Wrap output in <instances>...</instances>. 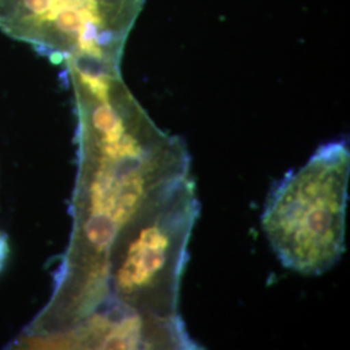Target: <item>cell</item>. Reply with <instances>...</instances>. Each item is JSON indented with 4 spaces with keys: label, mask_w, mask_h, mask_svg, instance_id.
<instances>
[{
    "label": "cell",
    "mask_w": 350,
    "mask_h": 350,
    "mask_svg": "<svg viewBox=\"0 0 350 350\" xmlns=\"http://www.w3.org/2000/svg\"><path fill=\"white\" fill-rule=\"evenodd\" d=\"M146 0H0V30L51 63L91 57L121 68Z\"/></svg>",
    "instance_id": "obj_4"
},
{
    "label": "cell",
    "mask_w": 350,
    "mask_h": 350,
    "mask_svg": "<svg viewBox=\"0 0 350 350\" xmlns=\"http://www.w3.org/2000/svg\"><path fill=\"white\" fill-rule=\"evenodd\" d=\"M349 172L348 143L331 142L271 189L261 225L288 270L321 275L342 257Z\"/></svg>",
    "instance_id": "obj_3"
},
{
    "label": "cell",
    "mask_w": 350,
    "mask_h": 350,
    "mask_svg": "<svg viewBox=\"0 0 350 350\" xmlns=\"http://www.w3.org/2000/svg\"><path fill=\"white\" fill-rule=\"evenodd\" d=\"M199 211L189 175L126 226L111 252L109 299L104 306L116 305L150 321L182 322L179 289Z\"/></svg>",
    "instance_id": "obj_2"
},
{
    "label": "cell",
    "mask_w": 350,
    "mask_h": 350,
    "mask_svg": "<svg viewBox=\"0 0 350 350\" xmlns=\"http://www.w3.org/2000/svg\"><path fill=\"white\" fill-rule=\"evenodd\" d=\"M75 227L56 291L72 299L109 291V257L121 231L191 175L185 143L153 124L135 99L103 103L78 117Z\"/></svg>",
    "instance_id": "obj_1"
},
{
    "label": "cell",
    "mask_w": 350,
    "mask_h": 350,
    "mask_svg": "<svg viewBox=\"0 0 350 350\" xmlns=\"http://www.w3.org/2000/svg\"><path fill=\"white\" fill-rule=\"evenodd\" d=\"M8 252H10L8 243H7L5 238L0 234V270H1L3 265H4L5 260H7V257H8Z\"/></svg>",
    "instance_id": "obj_5"
}]
</instances>
